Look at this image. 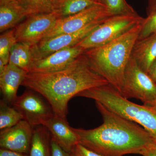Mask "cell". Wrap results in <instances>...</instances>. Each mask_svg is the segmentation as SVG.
Here are the masks:
<instances>
[{
	"instance_id": "obj_1",
	"label": "cell",
	"mask_w": 156,
	"mask_h": 156,
	"mask_svg": "<svg viewBox=\"0 0 156 156\" xmlns=\"http://www.w3.org/2000/svg\"><path fill=\"white\" fill-rule=\"evenodd\" d=\"M108 84L106 79L92 69L83 53L64 69L28 73L21 86L41 95L54 115L67 121L70 99L84 90Z\"/></svg>"
},
{
	"instance_id": "obj_2",
	"label": "cell",
	"mask_w": 156,
	"mask_h": 156,
	"mask_svg": "<svg viewBox=\"0 0 156 156\" xmlns=\"http://www.w3.org/2000/svg\"><path fill=\"white\" fill-rule=\"evenodd\" d=\"M103 122L94 129L73 128L79 144L101 156L142 155L156 145L151 135L140 125L120 116L95 101Z\"/></svg>"
},
{
	"instance_id": "obj_3",
	"label": "cell",
	"mask_w": 156,
	"mask_h": 156,
	"mask_svg": "<svg viewBox=\"0 0 156 156\" xmlns=\"http://www.w3.org/2000/svg\"><path fill=\"white\" fill-rule=\"evenodd\" d=\"M141 23L106 44L84 52L92 69L119 92L126 66L139 37Z\"/></svg>"
},
{
	"instance_id": "obj_4",
	"label": "cell",
	"mask_w": 156,
	"mask_h": 156,
	"mask_svg": "<svg viewBox=\"0 0 156 156\" xmlns=\"http://www.w3.org/2000/svg\"><path fill=\"white\" fill-rule=\"evenodd\" d=\"M76 96L94 99L120 116L142 126L156 142V110L150 107L131 102L110 84L87 89Z\"/></svg>"
},
{
	"instance_id": "obj_5",
	"label": "cell",
	"mask_w": 156,
	"mask_h": 156,
	"mask_svg": "<svg viewBox=\"0 0 156 156\" xmlns=\"http://www.w3.org/2000/svg\"><path fill=\"white\" fill-rule=\"evenodd\" d=\"M144 18L138 14L109 17L76 46L85 50L103 46L142 23Z\"/></svg>"
},
{
	"instance_id": "obj_6",
	"label": "cell",
	"mask_w": 156,
	"mask_h": 156,
	"mask_svg": "<svg viewBox=\"0 0 156 156\" xmlns=\"http://www.w3.org/2000/svg\"><path fill=\"white\" fill-rule=\"evenodd\" d=\"M126 98H134L148 105L156 99V83L131 57L125 70L120 92Z\"/></svg>"
},
{
	"instance_id": "obj_7",
	"label": "cell",
	"mask_w": 156,
	"mask_h": 156,
	"mask_svg": "<svg viewBox=\"0 0 156 156\" xmlns=\"http://www.w3.org/2000/svg\"><path fill=\"white\" fill-rule=\"evenodd\" d=\"M108 18L94 21L76 32L61 34L44 39L37 44L31 46L34 62L44 58L58 50L76 46L101 25Z\"/></svg>"
},
{
	"instance_id": "obj_8",
	"label": "cell",
	"mask_w": 156,
	"mask_h": 156,
	"mask_svg": "<svg viewBox=\"0 0 156 156\" xmlns=\"http://www.w3.org/2000/svg\"><path fill=\"white\" fill-rule=\"evenodd\" d=\"M111 16L104 4L92 6L77 14L58 18L53 28L43 39L61 34L76 32L94 21Z\"/></svg>"
},
{
	"instance_id": "obj_9",
	"label": "cell",
	"mask_w": 156,
	"mask_h": 156,
	"mask_svg": "<svg viewBox=\"0 0 156 156\" xmlns=\"http://www.w3.org/2000/svg\"><path fill=\"white\" fill-rule=\"evenodd\" d=\"M37 92L30 90L26 91L17 96L11 104L20 112L32 127L42 126L50 117L54 115L52 108L48 102Z\"/></svg>"
},
{
	"instance_id": "obj_10",
	"label": "cell",
	"mask_w": 156,
	"mask_h": 156,
	"mask_svg": "<svg viewBox=\"0 0 156 156\" xmlns=\"http://www.w3.org/2000/svg\"><path fill=\"white\" fill-rule=\"evenodd\" d=\"M58 18L55 12L27 17L25 21L15 28L17 42L25 43L30 46L37 44L53 28Z\"/></svg>"
},
{
	"instance_id": "obj_11",
	"label": "cell",
	"mask_w": 156,
	"mask_h": 156,
	"mask_svg": "<svg viewBox=\"0 0 156 156\" xmlns=\"http://www.w3.org/2000/svg\"><path fill=\"white\" fill-rule=\"evenodd\" d=\"M33 129L27 121L22 120L13 127L1 130V148L29 155Z\"/></svg>"
},
{
	"instance_id": "obj_12",
	"label": "cell",
	"mask_w": 156,
	"mask_h": 156,
	"mask_svg": "<svg viewBox=\"0 0 156 156\" xmlns=\"http://www.w3.org/2000/svg\"><path fill=\"white\" fill-rule=\"evenodd\" d=\"M84 51L76 46L58 50L34 61L29 73L53 72L64 69L82 55Z\"/></svg>"
},
{
	"instance_id": "obj_13",
	"label": "cell",
	"mask_w": 156,
	"mask_h": 156,
	"mask_svg": "<svg viewBox=\"0 0 156 156\" xmlns=\"http://www.w3.org/2000/svg\"><path fill=\"white\" fill-rule=\"evenodd\" d=\"M47 128L51 137L62 148L70 153L74 147L79 144L77 135L67 121L54 115L42 125Z\"/></svg>"
},
{
	"instance_id": "obj_14",
	"label": "cell",
	"mask_w": 156,
	"mask_h": 156,
	"mask_svg": "<svg viewBox=\"0 0 156 156\" xmlns=\"http://www.w3.org/2000/svg\"><path fill=\"white\" fill-rule=\"evenodd\" d=\"M27 72L11 64L0 73V88L6 102L11 104L15 100L20 86L22 85Z\"/></svg>"
},
{
	"instance_id": "obj_15",
	"label": "cell",
	"mask_w": 156,
	"mask_h": 156,
	"mask_svg": "<svg viewBox=\"0 0 156 156\" xmlns=\"http://www.w3.org/2000/svg\"><path fill=\"white\" fill-rule=\"evenodd\" d=\"M131 57L136 61L139 67L147 73L156 58V33L145 38L137 40Z\"/></svg>"
},
{
	"instance_id": "obj_16",
	"label": "cell",
	"mask_w": 156,
	"mask_h": 156,
	"mask_svg": "<svg viewBox=\"0 0 156 156\" xmlns=\"http://www.w3.org/2000/svg\"><path fill=\"white\" fill-rule=\"evenodd\" d=\"M51 136L43 126L34 127L29 156H52Z\"/></svg>"
},
{
	"instance_id": "obj_17",
	"label": "cell",
	"mask_w": 156,
	"mask_h": 156,
	"mask_svg": "<svg viewBox=\"0 0 156 156\" xmlns=\"http://www.w3.org/2000/svg\"><path fill=\"white\" fill-rule=\"evenodd\" d=\"M25 17L26 15L15 2L0 5V32L15 27Z\"/></svg>"
},
{
	"instance_id": "obj_18",
	"label": "cell",
	"mask_w": 156,
	"mask_h": 156,
	"mask_svg": "<svg viewBox=\"0 0 156 156\" xmlns=\"http://www.w3.org/2000/svg\"><path fill=\"white\" fill-rule=\"evenodd\" d=\"M60 0H16L27 17L36 14L55 12Z\"/></svg>"
},
{
	"instance_id": "obj_19",
	"label": "cell",
	"mask_w": 156,
	"mask_h": 156,
	"mask_svg": "<svg viewBox=\"0 0 156 156\" xmlns=\"http://www.w3.org/2000/svg\"><path fill=\"white\" fill-rule=\"evenodd\" d=\"M30 47L28 44L17 42L10 52L9 63L29 73L34 62Z\"/></svg>"
},
{
	"instance_id": "obj_20",
	"label": "cell",
	"mask_w": 156,
	"mask_h": 156,
	"mask_svg": "<svg viewBox=\"0 0 156 156\" xmlns=\"http://www.w3.org/2000/svg\"><path fill=\"white\" fill-rule=\"evenodd\" d=\"M100 4H103L98 0H60L55 12L58 18H63Z\"/></svg>"
},
{
	"instance_id": "obj_21",
	"label": "cell",
	"mask_w": 156,
	"mask_h": 156,
	"mask_svg": "<svg viewBox=\"0 0 156 156\" xmlns=\"http://www.w3.org/2000/svg\"><path fill=\"white\" fill-rule=\"evenodd\" d=\"M4 100L0 101V129H7L17 125L24 117L14 107H11Z\"/></svg>"
},
{
	"instance_id": "obj_22",
	"label": "cell",
	"mask_w": 156,
	"mask_h": 156,
	"mask_svg": "<svg viewBox=\"0 0 156 156\" xmlns=\"http://www.w3.org/2000/svg\"><path fill=\"white\" fill-rule=\"evenodd\" d=\"M15 28L4 32L0 36V60L7 66L9 64L10 52L17 43Z\"/></svg>"
},
{
	"instance_id": "obj_23",
	"label": "cell",
	"mask_w": 156,
	"mask_h": 156,
	"mask_svg": "<svg viewBox=\"0 0 156 156\" xmlns=\"http://www.w3.org/2000/svg\"><path fill=\"white\" fill-rule=\"evenodd\" d=\"M103 4L112 16L137 14L126 0H104Z\"/></svg>"
},
{
	"instance_id": "obj_24",
	"label": "cell",
	"mask_w": 156,
	"mask_h": 156,
	"mask_svg": "<svg viewBox=\"0 0 156 156\" xmlns=\"http://www.w3.org/2000/svg\"><path fill=\"white\" fill-rule=\"evenodd\" d=\"M141 23V29L137 40H142L156 33V7L147 14Z\"/></svg>"
},
{
	"instance_id": "obj_25",
	"label": "cell",
	"mask_w": 156,
	"mask_h": 156,
	"mask_svg": "<svg viewBox=\"0 0 156 156\" xmlns=\"http://www.w3.org/2000/svg\"><path fill=\"white\" fill-rule=\"evenodd\" d=\"M70 154L72 156H101L80 144L74 147Z\"/></svg>"
},
{
	"instance_id": "obj_26",
	"label": "cell",
	"mask_w": 156,
	"mask_h": 156,
	"mask_svg": "<svg viewBox=\"0 0 156 156\" xmlns=\"http://www.w3.org/2000/svg\"><path fill=\"white\" fill-rule=\"evenodd\" d=\"M51 147L52 156H72L70 153L64 150L52 137Z\"/></svg>"
},
{
	"instance_id": "obj_27",
	"label": "cell",
	"mask_w": 156,
	"mask_h": 156,
	"mask_svg": "<svg viewBox=\"0 0 156 156\" xmlns=\"http://www.w3.org/2000/svg\"><path fill=\"white\" fill-rule=\"evenodd\" d=\"M0 156H29L28 154L20 153L5 149L1 148Z\"/></svg>"
},
{
	"instance_id": "obj_28",
	"label": "cell",
	"mask_w": 156,
	"mask_h": 156,
	"mask_svg": "<svg viewBox=\"0 0 156 156\" xmlns=\"http://www.w3.org/2000/svg\"><path fill=\"white\" fill-rule=\"evenodd\" d=\"M147 74L156 83V58L152 63Z\"/></svg>"
},
{
	"instance_id": "obj_29",
	"label": "cell",
	"mask_w": 156,
	"mask_h": 156,
	"mask_svg": "<svg viewBox=\"0 0 156 156\" xmlns=\"http://www.w3.org/2000/svg\"><path fill=\"white\" fill-rule=\"evenodd\" d=\"M143 156H156V145L148 148L143 153Z\"/></svg>"
},
{
	"instance_id": "obj_30",
	"label": "cell",
	"mask_w": 156,
	"mask_h": 156,
	"mask_svg": "<svg viewBox=\"0 0 156 156\" xmlns=\"http://www.w3.org/2000/svg\"><path fill=\"white\" fill-rule=\"evenodd\" d=\"M156 7V0H148L147 8V14L151 12Z\"/></svg>"
},
{
	"instance_id": "obj_31",
	"label": "cell",
	"mask_w": 156,
	"mask_h": 156,
	"mask_svg": "<svg viewBox=\"0 0 156 156\" xmlns=\"http://www.w3.org/2000/svg\"><path fill=\"white\" fill-rule=\"evenodd\" d=\"M147 105V106L150 107L152 108H153L156 110V99L153 101L152 102H151V103L149 104L148 105Z\"/></svg>"
},
{
	"instance_id": "obj_32",
	"label": "cell",
	"mask_w": 156,
	"mask_h": 156,
	"mask_svg": "<svg viewBox=\"0 0 156 156\" xmlns=\"http://www.w3.org/2000/svg\"><path fill=\"white\" fill-rule=\"evenodd\" d=\"M16 1V0H0V5L7 4V3L11 2Z\"/></svg>"
},
{
	"instance_id": "obj_33",
	"label": "cell",
	"mask_w": 156,
	"mask_h": 156,
	"mask_svg": "<svg viewBox=\"0 0 156 156\" xmlns=\"http://www.w3.org/2000/svg\"><path fill=\"white\" fill-rule=\"evenodd\" d=\"M98 1H99L100 2L102 3V4H103L104 0H98Z\"/></svg>"
},
{
	"instance_id": "obj_34",
	"label": "cell",
	"mask_w": 156,
	"mask_h": 156,
	"mask_svg": "<svg viewBox=\"0 0 156 156\" xmlns=\"http://www.w3.org/2000/svg\"></svg>"
}]
</instances>
